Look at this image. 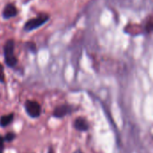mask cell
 <instances>
[{"label": "cell", "instance_id": "1", "mask_svg": "<svg viewBox=\"0 0 153 153\" xmlns=\"http://www.w3.org/2000/svg\"><path fill=\"white\" fill-rule=\"evenodd\" d=\"M14 40L8 39L4 46V61L7 66L14 67L17 65V58L14 55Z\"/></svg>", "mask_w": 153, "mask_h": 153}, {"label": "cell", "instance_id": "2", "mask_svg": "<svg viewBox=\"0 0 153 153\" xmlns=\"http://www.w3.org/2000/svg\"><path fill=\"white\" fill-rule=\"evenodd\" d=\"M49 20V15L47 13H41L34 18H31L28 20L24 25H23V30L25 31H31L34 30L39 29L42 25H44Z\"/></svg>", "mask_w": 153, "mask_h": 153}, {"label": "cell", "instance_id": "3", "mask_svg": "<svg viewBox=\"0 0 153 153\" xmlns=\"http://www.w3.org/2000/svg\"><path fill=\"white\" fill-rule=\"evenodd\" d=\"M26 113L32 118H37L41 114V107L39 103L34 100H27L24 104Z\"/></svg>", "mask_w": 153, "mask_h": 153}, {"label": "cell", "instance_id": "4", "mask_svg": "<svg viewBox=\"0 0 153 153\" xmlns=\"http://www.w3.org/2000/svg\"><path fill=\"white\" fill-rule=\"evenodd\" d=\"M73 111H74V108L72 106L67 105V104H64V105H60V106L56 107L54 109L53 116L56 118H62V117H65L66 115L71 114Z\"/></svg>", "mask_w": 153, "mask_h": 153}, {"label": "cell", "instance_id": "5", "mask_svg": "<svg viewBox=\"0 0 153 153\" xmlns=\"http://www.w3.org/2000/svg\"><path fill=\"white\" fill-rule=\"evenodd\" d=\"M17 14H18V9L12 3H9V4H5V6L4 7L3 11H2V16H3L4 19H6V20L13 18Z\"/></svg>", "mask_w": 153, "mask_h": 153}, {"label": "cell", "instance_id": "6", "mask_svg": "<svg viewBox=\"0 0 153 153\" xmlns=\"http://www.w3.org/2000/svg\"><path fill=\"white\" fill-rule=\"evenodd\" d=\"M74 127L78 131L85 132L89 129V123L84 117H79L74 121Z\"/></svg>", "mask_w": 153, "mask_h": 153}, {"label": "cell", "instance_id": "7", "mask_svg": "<svg viewBox=\"0 0 153 153\" xmlns=\"http://www.w3.org/2000/svg\"><path fill=\"white\" fill-rule=\"evenodd\" d=\"M13 113H11V114H8V115H4V116H2L0 117V126L2 127H5L7 126L8 125H10L13 120Z\"/></svg>", "mask_w": 153, "mask_h": 153}, {"label": "cell", "instance_id": "8", "mask_svg": "<svg viewBox=\"0 0 153 153\" xmlns=\"http://www.w3.org/2000/svg\"><path fill=\"white\" fill-rule=\"evenodd\" d=\"M25 47H26V48H27L30 52H31V53H33V54L37 53V46H36V44H35L33 41H28V42L25 44Z\"/></svg>", "mask_w": 153, "mask_h": 153}, {"label": "cell", "instance_id": "9", "mask_svg": "<svg viewBox=\"0 0 153 153\" xmlns=\"http://www.w3.org/2000/svg\"><path fill=\"white\" fill-rule=\"evenodd\" d=\"M15 134L14 133H8V134H6V135L4 137V141H6V142H12V141H13L14 139H15Z\"/></svg>", "mask_w": 153, "mask_h": 153}, {"label": "cell", "instance_id": "10", "mask_svg": "<svg viewBox=\"0 0 153 153\" xmlns=\"http://www.w3.org/2000/svg\"><path fill=\"white\" fill-rule=\"evenodd\" d=\"M4 66L2 65V64L0 63V82H4Z\"/></svg>", "mask_w": 153, "mask_h": 153}, {"label": "cell", "instance_id": "11", "mask_svg": "<svg viewBox=\"0 0 153 153\" xmlns=\"http://www.w3.org/2000/svg\"><path fill=\"white\" fill-rule=\"evenodd\" d=\"M4 137L0 136V153L4 152Z\"/></svg>", "mask_w": 153, "mask_h": 153}, {"label": "cell", "instance_id": "12", "mask_svg": "<svg viewBox=\"0 0 153 153\" xmlns=\"http://www.w3.org/2000/svg\"><path fill=\"white\" fill-rule=\"evenodd\" d=\"M48 153H55L54 152V149H53V147H50V148H49V150H48Z\"/></svg>", "mask_w": 153, "mask_h": 153}, {"label": "cell", "instance_id": "13", "mask_svg": "<svg viewBox=\"0 0 153 153\" xmlns=\"http://www.w3.org/2000/svg\"><path fill=\"white\" fill-rule=\"evenodd\" d=\"M80 153H82V152H80Z\"/></svg>", "mask_w": 153, "mask_h": 153}]
</instances>
